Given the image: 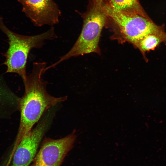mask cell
<instances>
[{
    "instance_id": "obj_1",
    "label": "cell",
    "mask_w": 166,
    "mask_h": 166,
    "mask_svg": "<svg viewBox=\"0 0 166 166\" xmlns=\"http://www.w3.org/2000/svg\"><path fill=\"white\" fill-rule=\"evenodd\" d=\"M46 65L45 62H34L31 72L23 81L25 92L19 102L20 120L15 147L45 113L67 98L66 96L55 97L47 92V82L42 77L45 71Z\"/></svg>"
},
{
    "instance_id": "obj_2",
    "label": "cell",
    "mask_w": 166,
    "mask_h": 166,
    "mask_svg": "<svg viewBox=\"0 0 166 166\" xmlns=\"http://www.w3.org/2000/svg\"><path fill=\"white\" fill-rule=\"evenodd\" d=\"M0 30L7 37L9 46L4 54L5 61L4 64L7 66V73L18 74L23 81L26 79L27 60L30 50L40 48L47 40L57 37L53 26L46 31L33 36L17 34L10 30L5 25L3 18L0 16Z\"/></svg>"
},
{
    "instance_id": "obj_3",
    "label": "cell",
    "mask_w": 166,
    "mask_h": 166,
    "mask_svg": "<svg viewBox=\"0 0 166 166\" xmlns=\"http://www.w3.org/2000/svg\"><path fill=\"white\" fill-rule=\"evenodd\" d=\"M81 33L72 47L56 62L58 65L73 57L91 53L100 54L99 43L108 15L104 0H90L88 10L82 15Z\"/></svg>"
},
{
    "instance_id": "obj_4",
    "label": "cell",
    "mask_w": 166,
    "mask_h": 166,
    "mask_svg": "<svg viewBox=\"0 0 166 166\" xmlns=\"http://www.w3.org/2000/svg\"><path fill=\"white\" fill-rule=\"evenodd\" d=\"M106 8L113 32L112 38L120 42H128L135 47L147 35L166 34L162 27L146 15L123 12L111 8L106 3Z\"/></svg>"
},
{
    "instance_id": "obj_5",
    "label": "cell",
    "mask_w": 166,
    "mask_h": 166,
    "mask_svg": "<svg viewBox=\"0 0 166 166\" xmlns=\"http://www.w3.org/2000/svg\"><path fill=\"white\" fill-rule=\"evenodd\" d=\"M50 109L44 114L36 127L23 137L13 151L10 166H29L38 151L43 137L48 130L54 116Z\"/></svg>"
},
{
    "instance_id": "obj_6",
    "label": "cell",
    "mask_w": 166,
    "mask_h": 166,
    "mask_svg": "<svg viewBox=\"0 0 166 166\" xmlns=\"http://www.w3.org/2000/svg\"><path fill=\"white\" fill-rule=\"evenodd\" d=\"M77 137L76 131L58 139L45 137L29 166H61L72 148Z\"/></svg>"
},
{
    "instance_id": "obj_7",
    "label": "cell",
    "mask_w": 166,
    "mask_h": 166,
    "mask_svg": "<svg viewBox=\"0 0 166 166\" xmlns=\"http://www.w3.org/2000/svg\"><path fill=\"white\" fill-rule=\"evenodd\" d=\"M22 11L36 26L58 24L61 12L53 0H17Z\"/></svg>"
},
{
    "instance_id": "obj_8",
    "label": "cell",
    "mask_w": 166,
    "mask_h": 166,
    "mask_svg": "<svg viewBox=\"0 0 166 166\" xmlns=\"http://www.w3.org/2000/svg\"><path fill=\"white\" fill-rule=\"evenodd\" d=\"M20 99L11 91L0 75V119L8 118L19 109Z\"/></svg>"
},
{
    "instance_id": "obj_9",
    "label": "cell",
    "mask_w": 166,
    "mask_h": 166,
    "mask_svg": "<svg viewBox=\"0 0 166 166\" xmlns=\"http://www.w3.org/2000/svg\"><path fill=\"white\" fill-rule=\"evenodd\" d=\"M111 8L127 13L146 15L138 0H104Z\"/></svg>"
},
{
    "instance_id": "obj_10",
    "label": "cell",
    "mask_w": 166,
    "mask_h": 166,
    "mask_svg": "<svg viewBox=\"0 0 166 166\" xmlns=\"http://www.w3.org/2000/svg\"><path fill=\"white\" fill-rule=\"evenodd\" d=\"M162 42L166 45V34L162 35L149 34L140 40L135 47L138 48L145 57L146 52L154 50Z\"/></svg>"
}]
</instances>
